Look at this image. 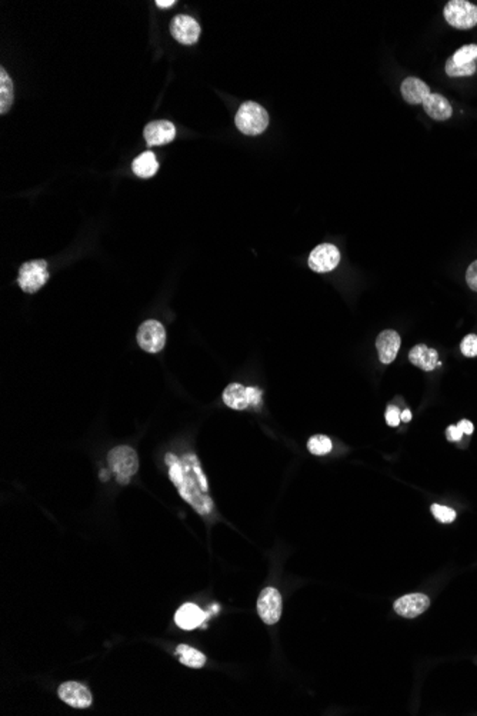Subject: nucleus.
<instances>
[{
  "instance_id": "obj_1",
  "label": "nucleus",
  "mask_w": 477,
  "mask_h": 716,
  "mask_svg": "<svg viewBox=\"0 0 477 716\" xmlns=\"http://www.w3.org/2000/svg\"><path fill=\"white\" fill-rule=\"evenodd\" d=\"M165 462L169 468V478L177 488L179 495L202 516L212 514L214 505L209 493V483L195 453H185L179 457L166 453Z\"/></svg>"
},
{
  "instance_id": "obj_2",
  "label": "nucleus",
  "mask_w": 477,
  "mask_h": 716,
  "mask_svg": "<svg viewBox=\"0 0 477 716\" xmlns=\"http://www.w3.org/2000/svg\"><path fill=\"white\" fill-rule=\"evenodd\" d=\"M235 122L242 133L247 136H256L268 129L269 115L265 107L256 102H244L239 107Z\"/></svg>"
},
{
  "instance_id": "obj_3",
  "label": "nucleus",
  "mask_w": 477,
  "mask_h": 716,
  "mask_svg": "<svg viewBox=\"0 0 477 716\" xmlns=\"http://www.w3.org/2000/svg\"><path fill=\"white\" fill-rule=\"evenodd\" d=\"M109 468L120 485H127L139 469V457L130 446H116L107 455Z\"/></svg>"
},
{
  "instance_id": "obj_4",
  "label": "nucleus",
  "mask_w": 477,
  "mask_h": 716,
  "mask_svg": "<svg viewBox=\"0 0 477 716\" xmlns=\"http://www.w3.org/2000/svg\"><path fill=\"white\" fill-rule=\"evenodd\" d=\"M262 390L254 386H243L242 383H230L223 390V402L230 409L244 411L247 408H258L262 405Z\"/></svg>"
},
{
  "instance_id": "obj_5",
  "label": "nucleus",
  "mask_w": 477,
  "mask_h": 716,
  "mask_svg": "<svg viewBox=\"0 0 477 716\" xmlns=\"http://www.w3.org/2000/svg\"><path fill=\"white\" fill-rule=\"evenodd\" d=\"M49 279L46 261H30L20 266L18 283L26 294H34L46 284Z\"/></svg>"
},
{
  "instance_id": "obj_6",
  "label": "nucleus",
  "mask_w": 477,
  "mask_h": 716,
  "mask_svg": "<svg viewBox=\"0 0 477 716\" xmlns=\"http://www.w3.org/2000/svg\"><path fill=\"white\" fill-rule=\"evenodd\" d=\"M445 19L456 29H471L477 25V6L466 0H452L445 8Z\"/></svg>"
},
{
  "instance_id": "obj_7",
  "label": "nucleus",
  "mask_w": 477,
  "mask_h": 716,
  "mask_svg": "<svg viewBox=\"0 0 477 716\" xmlns=\"http://www.w3.org/2000/svg\"><path fill=\"white\" fill-rule=\"evenodd\" d=\"M137 343L143 350L149 353L160 352L166 343V331L160 322L158 320L143 322L137 331Z\"/></svg>"
},
{
  "instance_id": "obj_8",
  "label": "nucleus",
  "mask_w": 477,
  "mask_h": 716,
  "mask_svg": "<svg viewBox=\"0 0 477 716\" xmlns=\"http://www.w3.org/2000/svg\"><path fill=\"white\" fill-rule=\"evenodd\" d=\"M283 610L282 595L276 588H265L258 599V614L266 625H275L279 622Z\"/></svg>"
},
{
  "instance_id": "obj_9",
  "label": "nucleus",
  "mask_w": 477,
  "mask_h": 716,
  "mask_svg": "<svg viewBox=\"0 0 477 716\" xmlns=\"http://www.w3.org/2000/svg\"><path fill=\"white\" fill-rule=\"evenodd\" d=\"M340 262V252L335 245L322 243L313 249L309 256V268L317 273L333 270Z\"/></svg>"
},
{
  "instance_id": "obj_10",
  "label": "nucleus",
  "mask_w": 477,
  "mask_h": 716,
  "mask_svg": "<svg viewBox=\"0 0 477 716\" xmlns=\"http://www.w3.org/2000/svg\"><path fill=\"white\" fill-rule=\"evenodd\" d=\"M170 33L181 45H195L200 36V25L188 15H179L170 23Z\"/></svg>"
},
{
  "instance_id": "obj_11",
  "label": "nucleus",
  "mask_w": 477,
  "mask_h": 716,
  "mask_svg": "<svg viewBox=\"0 0 477 716\" xmlns=\"http://www.w3.org/2000/svg\"><path fill=\"white\" fill-rule=\"evenodd\" d=\"M59 698L69 706L76 709H86L92 705L93 698L88 687L81 682L69 681L57 688Z\"/></svg>"
},
{
  "instance_id": "obj_12",
  "label": "nucleus",
  "mask_w": 477,
  "mask_h": 716,
  "mask_svg": "<svg viewBox=\"0 0 477 716\" xmlns=\"http://www.w3.org/2000/svg\"><path fill=\"white\" fill-rule=\"evenodd\" d=\"M429 606H430L429 596L423 593H409L399 598L393 605V610L397 615L403 618L413 619L424 614L429 610Z\"/></svg>"
},
{
  "instance_id": "obj_13",
  "label": "nucleus",
  "mask_w": 477,
  "mask_h": 716,
  "mask_svg": "<svg viewBox=\"0 0 477 716\" xmlns=\"http://www.w3.org/2000/svg\"><path fill=\"white\" fill-rule=\"evenodd\" d=\"M143 136L149 146H160L170 143L176 137V128L169 121L151 122L143 130Z\"/></svg>"
},
{
  "instance_id": "obj_14",
  "label": "nucleus",
  "mask_w": 477,
  "mask_h": 716,
  "mask_svg": "<svg viewBox=\"0 0 477 716\" xmlns=\"http://www.w3.org/2000/svg\"><path fill=\"white\" fill-rule=\"evenodd\" d=\"M376 347L382 364H392L400 349V336L394 331H383L376 340Z\"/></svg>"
},
{
  "instance_id": "obj_15",
  "label": "nucleus",
  "mask_w": 477,
  "mask_h": 716,
  "mask_svg": "<svg viewBox=\"0 0 477 716\" xmlns=\"http://www.w3.org/2000/svg\"><path fill=\"white\" fill-rule=\"evenodd\" d=\"M203 619H205V614L202 612L200 607L195 603L181 605L174 615L176 625L185 631L196 629L198 626L202 625Z\"/></svg>"
},
{
  "instance_id": "obj_16",
  "label": "nucleus",
  "mask_w": 477,
  "mask_h": 716,
  "mask_svg": "<svg viewBox=\"0 0 477 716\" xmlns=\"http://www.w3.org/2000/svg\"><path fill=\"white\" fill-rule=\"evenodd\" d=\"M409 361L424 372H431L436 366L442 365L438 362L437 350L427 347L426 345H416L409 353Z\"/></svg>"
},
{
  "instance_id": "obj_17",
  "label": "nucleus",
  "mask_w": 477,
  "mask_h": 716,
  "mask_svg": "<svg viewBox=\"0 0 477 716\" xmlns=\"http://www.w3.org/2000/svg\"><path fill=\"white\" fill-rule=\"evenodd\" d=\"M426 113L434 121H448L453 115V109L446 97L437 93H430L423 102Z\"/></svg>"
},
{
  "instance_id": "obj_18",
  "label": "nucleus",
  "mask_w": 477,
  "mask_h": 716,
  "mask_svg": "<svg viewBox=\"0 0 477 716\" xmlns=\"http://www.w3.org/2000/svg\"><path fill=\"white\" fill-rule=\"evenodd\" d=\"M401 95L410 104H423L430 95L429 86L419 78H408L401 83Z\"/></svg>"
},
{
  "instance_id": "obj_19",
  "label": "nucleus",
  "mask_w": 477,
  "mask_h": 716,
  "mask_svg": "<svg viewBox=\"0 0 477 716\" xmlns=\"http://www.w3.org/2000/svg\"><path fill=\"white\" fill-rule=\"evenodd\" d=\"M132 169H133L136 176L143 177V179H148V177H152V176H155L158 173L159 163H158V159H156L155 153L148 151V152L141 153L140 156H137L133 160Z\"/></svg>"
},
{
  "instance_id": "obj_20",
  "label": "nucleus",
  "mask_w": 477,
  "mask_h": 716,
  "mask_svg": "<svg viewBox=\"0 0 477 716\" xmlns=\"http://www.w3.org/2000/svg\"><path fill=\"white\" fill-rule=\"evenodd\" d=\"M176 656L180 661V663L186 665L189 668H193V669L203 668L206 663L205 654H202L200 651H198L189 645H185V643H181V645H179L176 648Z\"/></svg>"
},
{
  "instance_id": "obj_21",
  "label": "nucleus",
  "mask_w": 477,
  "mask_h": 716,
  "mask_svg": "<svg viewBox=\"0 0 477 716\" xmlns=\"http://www.w3.org/2000/svg\"><path fill=\"white\" fill-rule=\"evenodd\" d=\"M13 103V83L8 71L0 69V113H6Z\"/></svg>"
},
{
  "instance_id": "obj_22",
  "label": "nucleus",
  "mask_w": 477,
  "mask_h": 716,
  "mask_svg": "<svg viewBox=\"0 0 477 716\" xmlns=\"http://www.w3.org/2000/svg\"><path fill=\"white\" fill-rule=\"evenodd\" d=\"M476 70H477V62H473L469 64H456L452 59H449L446 63V74L450 78L471 76V75H474Z\"/></svg>"
},
{
  "instance_id": "obj_23",
  "label": "nucleus",
  "mask_w": 477,
  "mask_h": 716,
  "mask_svg": "<svg viewBox=\"0 0 477 716\" xmlns=\"http://www.w3.org/2000/svg\"><path fill=\"white\" fill-rule=\"evenodd\" d=\"M307 449L310 453L317 455V456L327 455L330 450H332V441H330L324 435H314L309 439Z\"/></svg>"
},
{
  "instance_id": "obj_24",
  "label": "nucleus",
  "mask_w": 477,
  "mask_h": 716,
  "mask_svg": "<svg viewBox=\"0 0 477 716\" xmlns=\"http://www.w3.org/2000/svg\"><path fill=\"white\" fill-rule=\"evenodd\" d=\"M456 64H469L477 60V45H466L460 48L452 57Z\"/></svg>"
},
{
  "instance_id": "obj_25",
  "label": "nucleus",
  "mask_w": 477,
  "mask_h": 716,
  "mask_svg": "<svg viewBox=\"0 0 477 716\" xmlns=\"http://www.w3.org/2000/svg\"><path fill=\"white\" fill-rule=\"evenodd\" d=\"M431 514L434 515V518L442 522V523H452L455 522L456 519V512L448 507H442V505H431Z\"/></svg>"
},
{
  "instance_id": "obj_26",
  "label": "nucleus",
  "mask_w": 477,
  "mask_h": 716,
  "mask_svg": "<svg viewBox=\"0 0 477 716\" xmlns=\"http://www.w3.org/2000/svg\"><path fill=\"white\" fill-rule=\"evenodd\" d=\"M460 350L466 357L477 356V335H467L460 343Z\"/></svg>"
},
{
  "instance_id": "obj_27",
  "label": "nucleus",
  "mask_w": 477,
  "mask_h": 716,
  "mask_svg": "<svg viewBox=\"0 0 477 716\" xmlns=\"http://www.w3.org/2000/svg\"><path fill=\"white\" fill-rule=\"evenodd\" d=\"M466 282H467V284L470 286V289H471V291L477 292V261H474V262L469 266V269H467V272H466Z\"/></svg>"
},
{
  "instance_id": "obj_28",
  "label": "nucleus",
  "mask_w": 477,
  "mask_h": 716,
  "mask_svg": "<svg viewBox=\"0 0 477 716\" xmlns=\"http://www.w3.org/2000/svg\"><path fill=\"white\" fill-rule=\"evenodd\" d=\"M400 413H401V412L399 411V408H397V406L390 405V406L387 408V411H386V422H387L390 426L396 427V426L399 425V422H400Z\"/></svg>"
},
{
  "instance_id": "obj_29",
  "label": "nucleus",
  "mask_w": 477,
  "mask_h": 716,
  "mask_svg": "<svg viewBox=\"0 0 477 716\" xmlns=\"http://www.w3.org/2000/svg\"><path fill=\"white\" fill-rule=\"evenodd\" d=\"M463 435H464V434L460 431L459 426L452 425V426H449V427H448V439H449L450 442H459V441L462 439V436H463Z\"/></svg>"
},
{
  "instance_id": "obj_30",
  "label": "nucleus",
  "mask_w": 477,
  "mask_h": 716,
  "mask_svg": "<svg viewBox=\"0 0 477 716\" xmlns=\"http://www.w3.org/2000/svg\"><path fill=\"white\" fill-rule=\"evenodd\" d=\"M457 426H459V429H460V431H462L464 435H471V434H473V431H474L473 423H471L470 420H466V419L460 420Z\"/></svg>"
},
{
  "instance_id": "obj_31",
  "label": "nucleus",
  "mask_w": 477,
  "mask_h": 716,
  "mask_svg": "<svg viewBox=\"0 0 477 716\" xmlns=\"http://www.w3.org/2000/svg\"><path fill=\"white\" fill-rule=\"evenodd\" d=\"M174 4H176L174 0H158V2H156V6H158V8H162V9H166V8L173 6Z\"/></svg>"
},
{
  "instance_id": "obj_32",
  "label": "nucleus",
  "mask_w": 477,
  "mask_h": 716,
  "mask_svg": "<svg viewBox=\"0 0 477 716\" xmlns=\"http://www.w3.org/2000/svg\"><path fill=\"white\" fill-rule=\"evenodd\" d=\"M410 419H412V412H410L409 409L403 411V412L400 413V420H403V422H410Z\"/></svg>"
},
{
  "instance_id": "obj_33",
  "label": "nucleus",
  "mask_w": 477,
  "mask_h": 716,
  "mask_svg": "<svg viewBox=\"0 0 477 716\" xmlns=\"http://www.w3.org/2000/svg\"><path fill=\"white\" fill-rule=\"evenodd\" d=\"M99 476H100L103 481H107V479H109V475H107V471H106V469H103V471L100 472V475H99Z\"/></svg>"
}]
</instances>
